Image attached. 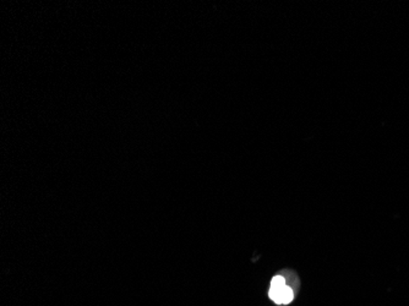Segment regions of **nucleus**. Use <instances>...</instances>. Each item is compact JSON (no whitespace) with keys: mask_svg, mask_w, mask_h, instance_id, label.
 I'll return each instance as SVG.
<instances>
[{"mask_svg":"<svg viewBox=\"0 0 409 306\" xmlns=\"http://www.w3.org/2000/svg\"><path fill=\"white\" fill-rule=\"evenodd\" d=\"M270 298L276 304H289L293 300L294 293L292 288L287 286L283 276H276L271 281Z\"/></svg>","mask_w":409,"mask_h":306,"instance_id":"1","label":"nucleus"}]
</instances>
